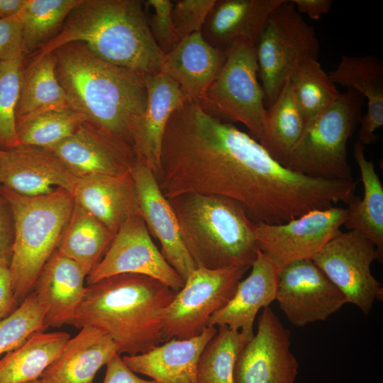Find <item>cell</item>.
I'll list each match as a JSON object with an SVG mask.
<instances>
[{"label": "cell", "mask_w": 383, "mask_h": 383, "mask_svg": "<svg viewBox=\"0 0 383 383\" xmlns=\"http://www.w3.org/2000/svg\"><path fill=\"white\" fill-rule=\"evenodd\" d=\"M52 52L69 107L86 123L132 147L147 104L145 76L101 59L82 43H69Z\"/></svg>", "instance_id": "6da1fadb"}, {"label": "cell", "mask_w": 383, "mask_h": 383, "mask_svg": "<svg viewBox=\"0 0 383 383\" xmlns=\"http://www.w3.org/2000/svg\"><path fill=\"white\" fill-rule=\"evenodd\" d=\"M175 294L148 276H111L85 287L72 326L101 330L119 355L144 353L164 342V316Z\"/></svg>", "instance_id": "7a4b0ae2"}, {"label": "cell", "mask_w": 383, "mask_h": 383, "mask_svg": "<svg viewBox=\"0 0 383 383\" xmlns=\"http://www.w3.org/2000/svg\"><path fill=\"white\" fill-rule=\"evenodd\" d=\"M73 42L82 43L101 59L145 77L160 72L165 57L151 35L140 0H83L58 33L26 59H39Z\"/></svg>", "instance_id": "3957f363"}, {"label": "cell", "mask_w": 383, "mask_h": 383, "mask_svg": "<svg viewBox=\"0 0 383 383\" xmlns=\"http://www.w3.org/2000/svg\"><path fill=\"white\" fill-rule=\"evenodd\" d=\"M182 242L196 267L250 268L258 248L253 223L226 197L186 193L168 199Z\"/></svg>", "instance_id": "277c9868"}, {"label": "cell", "mask_w": 383, "mask_h": 383, "mask_svg": "<svg viewBox=\"0 0 383 383\" xmlns=\"http://www.w3.org/2000/svg\"><path fill=\"white\" fill-rule=\"evenodd\" d=\"M14 218V242L9 266L13 290L21 304L29 295L43 267L57 249L74 205L72 194L57 189L26 196L0 187Z\"/></svg>", "instance_id": "5b68a950"}, {"label": "cell", "mask_w": 383, "mask_h": 383, "mask_svg": "<svg viewBox=\"0 0 383 383\" xmlns=\"http://www.w3.org/2000/svg\"><path fill=\"white\" fill-rule=\"evenodd\" d=\"M364 97L348 89L309 121L282 165L304 175L353 181L347 145L362 118Z\"/></svg>", "instance_id": "8992f818"}, {"label": "cell", "mask_w": 383, "mask_h": 383, "mask_svg": "<svg viewBox=\"0 0 383 383\" xmlns=\"http://www.w3.org/2000/svg\"><path fill=\"white\" fill-rule=\"evenodd\" d=\"M226 52V62L216 79L199 100L211 116L243 124L261 144L265 138V95L258 81L256 45L250 40L235 42Z\"/></svg>", "instance_id": "52a82bcc"}, {"label": "cell", "mask_w": 383, "mask_h": 383, "mask_svg": "<svg viewBox=\"0 0 383 383\" xmlns=\"http://www.w3.org/2000/svg\"><path fill=\"white\" fill-rule=\"evenodd\" d=\"M319 48L315 28L290 0L272 11L256 45L265 106L274 101L286 80L304 61L318 58Z\"/></svg>", "instance_id": "ba28073f"}, {"label": "cell", "mask_w": 383, "mask_h": 383, "mask_svg": "<svg viewBox=\"0 0 383 383\" xmlns=\"http://www.w3.org/2000/svg\"><path fill=\"white\" fill-rule=\"evenodd\" d=\"M250 268L209 270L196 267L176 292L163 321V340L188 339L201 334L211 317L233 296Z\"/></svg>", "instance_id": "9c48e42d"}, {"label": "cell", "mask_w": 383, "mask_h": 383, "mask_svg": "<svg viewBox=\"0 0 383 383\" xmlns=\"http://www.w3.org/2000/svg\"><path fill=\"white\" fill-rule=\"evenodd\" d=\"M375 260L382 262L377 247L359 231H340L312 260L341 292L347 303L367 315L375 301L382 300L383 288L371 272Z\"/></svg>", "instance_id": "30bf717a"}, {"label": "cell", "mask_w": 383, "mask_h": 383, "mask_svg": "<svg viewBox=\"0 0 383 383\" xmlns=\"http://www.w3.org/2000/svg\"><path fill=\"white\" fill-rule=\"evenodd\" d=\"M347 214V208L331 206L281 224L255 223L257 248L279 270L297 260H312L340 231Z\"/></svg>", "instance_id": "8fae6325"}, {"label": "cell", "mask_w": 383, "mask_h": 383, "mask_svg": "<svg viewBox=\"0 0 383 383\" xmlns=\"http://www.w3.org/2000/svg\"><path fill=\"white\" fill-rule=\"evenodd\" d=\"M121 274L148 276L176 292L184 284L153 243L139 213L131 216L121 226L104 257L87 277V282L89 285Z\"/></svg>", "instance_id": "7c38bea8"}, {"label": "cell", "mask_w": 383, "mask_h": 383, "mask_svg": "<svg viewBox=\"0 0 383 383\" xmlns=\"http://www.w3.org/2000/svg\"><path fill=\"white\" fill-rule=\"evenodd\" d=\"M290 337L275 313L263 309L256 333L237 357L234 383H294L299 362L291 351Z\"/></svg>", "instance_id": "4fadbf2b"}, {"label": "cell", "mask_w": 383, "mask_h": 383, "mask_svg": "<svg viewBox=\"0 0 383 383\" xmlns=\"http://www.w3.org/2000/svg\"><path fill=\"white\" fill-rule=\"evenodd\" d=\"M275 300L288 321L299 327L325 321L347 303L312 260H297L279 270Z\"/></svg>", "instance_id": "5bb4252c"}, {"label": "cell", "mask_w": 383, "mask_h": 383, "mask_svg": "<svg viewBox=\"0 0 383 383\" xmlns=\"http://www.w3.org/2000/svg\"><path fill=\"white\" fill-rule=\"evenodd\" d=\"M77 177L47 148L17 145L3 150L0 185L16 194L35 196L63 189L72 194Z\"/></svg>", "instance_id": "9a60e30c"}, {"label": "cell", "mask_w": 383, "mask_h": 383, "mask_svg": "<svg viewBox=\"0 0 383 383\" xmlns=\"http://www.w3.org/2000/svg\"><path fill=\"white\" fill-rule=\"evenodd\" d=\"M140 215L150 234L158 240L161 253L184 282L196 266L180 235L176 215L153 172L137 159L131 167Z\"/></svg>", "instance_id": "2e32d148"}, {"label": "cell", "mask_w": 383, "mask_h": 383, "mask_svg": "<svg viewBox=\"0 0 383 383\" xmlns=\"http://www.w3.org/2000/svg\"><path fill=\"white\" fill-rule=\"evenodd\" d=\"M47 149L55 153L77 178L123 174L131 170L135 160L131 145L86 122L72 135Z\"/></svg>", "instance_id": "e0dca14e"}, {"label": "cell", "mask_w": 383, "mask_h": 383, "mask_svg": "<svg viewBox=\"0 0 383 383\" xmlns=\"http://www.w3.org/2000/svg\"><path fill=\"white\" fill-rule=\"evenodd\" d=\"M87 274L79 264L57 249L48 260L33 289L45 312V326L72 325L82 301Z\"/></svg>", "instance_id": "ac0fdd59"}, {"label": "cell", "mask_w": 383, "mask_h": 383, "mask_svg": "<svg viewBox=\"0 0 383 383\" xmlns=\"http://www.w3.org/2000/svg\"><path fill=\"white\" fill-rule=\"evenodd\" d=\"M250 267V273L239 282L231 300L209 322V326H226L238 331L248 341L255 335L257 313L275 301L279 271L259 249Z\"/></svg>", "instance_id": "d6986e66"}, {"label": "cell", "mask_w": 383, "mask_h": 383, "mask_svg": "<svg viewBox=\"0 0 383 383\" xmlns=\"http://www.w3.org/2000/svg\"><path fill=\"white\" fill-rule=\"evenodd\" d=\"M145 77L147 104L135 128L132 148L135 159L157 177L167 124L172 113L185 101L178 84L162 72Z\"/></svg>", "instance_id": "ffe728a7"}, {"label": "cell", "mask_w": 383, "mask_h": 383, "mask_svg": "<svg viewBox=\"0 0 383 383\" xmlns=\"http://www.w3.org/2000/svg\"><path fill=\"white\" fill-rule=\"evenodd\" d=\"M216 333L215 326H208L193 338H173L146 353L125 355L122 360L133 372L146 375L157 383H199L200 356Z\"/></svg>", "instance_id": "44dd1931"}, {"label": "cell", "mask_w": 383, "mask_h": 383, "mask_svg": "<svg viewBox=\"0 0 383 383\" xmlns=\"http://www.w3.org/2000/svg\"><path fill=\"white\" fill-rule=\"evenodd\" d=\"M226 60V52L211 46L199 32L182 38L165 55L160 72L178 84L185 102L199 101Z\"/></svg>", "instance_id": "7402d4cb"}, {"label": "cell", "mask_w": 383, "mask_h": 383, "mask_svg": "<svg viewBox=\"0 0 383 383\" xmlns=\"http://www.w3.org/2000/svg\"><path fill=\"white\" fill-rule=\"evenodd\" d=\"M285 0H216L201 33L215 48L226 51L235 42L257 45L272 11Z\"/></svg>", "instance_id": "603a6c76"}, {"label": "cell", "mask_w": 383, "mask_h": 383, "mask_svg": "<svg viewBox=\"0 0 383 383\" xmlns=\"http://www.w3.org/2000/svg\"><path fill=\"white\" fill-rule=\"evenodd\" d=\"M72 196L76 204L114 234L129 217L140 214L131 170L119 175L77 178Z\"/></svg>", "instance_id": "cb8c5ba5"}, {"label": "cell", "mask_w": 383, "mask_h": 383, "mask_svg": "<svg viewBox=\"0 0 383 383\" xmlns=\"http://www.w3.org/2000/svg\"><path fill=\"white\" fill-rule=\"evenodd\" d=\"M116 354L115 343L106 333L84 326L67 341L39 379L42 383H94L97 372Z\"/></svg>", "instance_id": "d4e9b609"}, {"label": "cell", "mask_w": 383, "mask_h": 383, "mask_svg": "<svg viewBox=\"0 0 383 383\" xmlns=\"http://www.w3.org/2000/svg\"><path fill=\"white\" fill-rule=\"evenodd\" d=\"M328 77L335 84L353 89L367 99L357 140L364 146L377 141L376 131L383 125V63L374 55H343Z\"/></svg>", "instance_id": "484cf974"}, {"label": "cell", "mask_w": 383, "mask_h": 383, "mask_svg": "<svg viewBox=\"0 0 383 383\" xmlns=\"http://www.w3.org/2000/svg\"><path fill=\"white\" fill-rule=\"evenodd\" d=\"M353 156L359 167L363 184V197L353 196L348 204L343 226L348 231L362 233L370 239L383 259V187L374 166L365 155L364 145L357 140Z\"/></svg>", "instance_id": "4316f807"}, {"label": "cell", "mask_w": 383, "mask_h": 383, "mask_svg": "<svg viewBox=\"0 0 383 383\" xmlns=\"http://www.w3.org/2000/svg\"><path fill=\"white\" fill-rule=\"evenodd\" d=\"M70 338L65 331L35 333L0 359V383H25L39 379L60 356Z\"/></svg>", "instance_id": "83f0119b"}, {"label": "cell", "mask_w": 383, "mask_h": 383, "mask_svg": "<svg viewBox=\"0 0 383 383\" xmlns=\"http://www.w3.org/2000/svg\"><path fill=\"white\" fill-rule=\"evenodd\" d=\"M115 234L74 202L57 250L82 268L87 277L101 261Z\"/></svg>", "instance_id": "f1b7e54d"}, {"label": "cell", "mask_w": 383, "mask_h": 383, "mask_svg": "<svg viewBox=\"0 0 383 383\" xmlns=\"http://www.w3.org/2000/svg\"><path fill=\"white\" fill-rule=\"evenodd\" d=\"M67 106L57 76L54 53L28 60L26 64L23 61L16 121L39 112Z\"/></svg>", "instance_id": "f546056e"}, {"label": "cell", "mask_w": 383, "mask_h": 383, "mask_svg": "<svg viewBox=\"0 0 383 383\" xmlns=\"http://www.w3.org/2000/svg\"><path fill=\"white\" fill-rule=\"evenodd\" d=\"M306 125L289 78L274 101L266 107L265 138L261 145L282 165Z\"/></svg>", "instance_id": "4dcf8cb0"}, {"label": "cell", "mask_w": 383, "mask_h": 383, "mask_svg": "<svg viewBox=\"0 0 383 383\" xmlns=\"http://www.w3.org/2000/svg\"><path fill=\"white\" fill-rule=\"evenodd\" d=\"M83 0H26L19 12L23 55L26 58L53 38Z\"/></svg>", "instance_id": "1f68e13d"}, {"label": "cell", "mask_w": 383, "mask_h": 383, "mask_svg": "<svg viewBox=\"0 0 383 383\" xmlns=\"http://www.w3.org/2000/svg\"><path fill=\"white\" fill-rule=\"evenodd\" d=\"M85 122L70 107L39 112L16 121L18 145L50 148L72 135Z\"/></svg>", "instance_id": "d6a6232c"}, {"label": "cell", "mask_w": 383, "mask_h": 383, "mask_svg": "<svg viewBox=\"0 0 383 383\" xmlns=\"http://www.w3.org/2000/svg\"><path fill=\"white\" fill-rule=\"evenodd\" d=\"M289 79L306 124L341 94L317 59L304 61Z\"/></svg>", "instance_id": "836d02e7"}, {"label": "cell", "mask_w": 383, "mask_h": 383, "mask_svg": "<svg viewBox=\"0 0 383 383\" xmlns=\"http://www.w3.org/2000/svg\"><path fill=\"white\" fill-rule=\"evenodd\" d=\"M218 327L200 356L199 383H234L235 363L248 340L238 331L226 326Z\"/></svg>", "instance_id": "e575fe53"}, {"label": "cell", "mask_w": 383, "mask_h": 383, "mask_svg": "<svg viewBox=\"0 0 383 383\" xmlns=\"http://www.w3.org/2000/svg\"><path fill=\"white\" fill-rule=\"evenodd\" d=\"M23 61L21 57L0 62V146L3 150L18 145L16 113Z\"/></svg>", "instance_id": "d590c367"}, {"label": "cell", "mask_w": 383, "mask_h": 383, "mask_svg": "<svg viewBox=\"0 0 383 383\" xmlns=\"http://www.w3.org/2000/svg\"><path fill=\"white\" fill-rule=\"evenodd\" d=\"M45 330L44 310L31 292L13 313L0 321V355L19 348L35 333Z\"/></svg>", "instance_id": "8d00e7d4"}, {"label": "cell", "mask_w": 383, "mask_h": 383, "mask_svg": "<svg viewBox=\"0 0 383 383\" xmlns=\"http://www.w3.org/2000/svg\"><path fill=\"white\" fill-rule=\"evenodd\" d=\"M145 9L153 12L147 16L148 26L155 43L166 55L179 42L172 18L173 1L170 0L143 1Z\"/></svg>", "instance_id": "74e56055"}, {"label": "cell", "mask_w": 383, "mask_h": 383, "mask_svg": "<svg viewBox=\"0 0 383 383\" xmlns=\"http://www.w3.org/2000/svg\"><path fill=\"white\" fill-rule=\"evenodd\" d=\"M216 0H178L173 2L172 18L179 41L201 31Z\"/></svg>", "instance_id": "f35d334b"}, {"label": "cell", "mask_w": 383, "mask_h": 383, "mask_svg": "<svg viewBox=\"0 0 383 383\" xmlns=\"http://www.w3.org/2000/svg\"><path fill=\"white\" fill-rule=\"evenodd\" d=\"M22 44V24L19 14L0 19V62L23 57Z\"/></svg>", "instance_id": "ab89813d"}, {"label": "cell", "mask_w": 383, "mask_h": 383, "mask_svg": "<svg viewBox=\"0 0 383 383\" xmlns=\"http://www.w3.org/2000/svg\"><path fill=\"white\" fill-rule=\"evenodd\" d=\"M14 234V218L11 206L0 192V263L10 266Z\"/></svg>", "instance_id": "60d3db41"}, {"label": "cell", "mask_w": 383, "mask_h": 383, "mask_svg": "<svg viewBox=\"0 0 383 383\" xmlns=\"http://www.w3.org/2000/svg\"><path fill=\"white\" fill-rule=\"evenodd\" d=\"M19 305L13 290L9 265L0 263V321L9 316Z\"/></svg>", "instance_id": "b9f144b4"}, {"label": "cell", "mask_w": 383, "mask_h": 383, "mask_svg": "<svg viewBox=\"0 0 383 383\" xmlns=\"http://www.w3.org/2000/svg\"><path fill=\"white\" fill-rule=\"evenodd\" d=\"M103 383H157L137 376L124 363L118 354L115 355L106 364Z\"/></svg>", "instance_id": "7bdbcfd3"}, {"label": "cell", "mask_w": 383, "mask_h": 383, "mask_svg": "<svg viewBox=\"0 0 383 383\" xmlns=\"http://www.w3.org/2000/svg\"><path fill=\"white\" fill-rule=\"evenodd\" d=\"M296 11L306 14L310 18L318 20L328 13L333 4L332 0H290Z\"/></svg>", "instance_id": "ee69618b"}, {"label": "cell", "mask_w": 383, "mask_h": 383, "mask_svg": "<svg viewBox=\"0 0 383 383\" xmlns=\"http://www.w3.org/2000/svg\"><path fill=\"white\" fill-rule=\"evenodd\" d=\"M26 0H0V19L11 18L19 13Z\"/></svg>", "instance_id": "f6af8a7d"}, {"label": "cell", "mask_w": 383, "mask_h": 383, "mask_svg": "<svg viewBox=\"0 0 383 383\" xmlns=\"http://www.w3.org/2000/svg\"><path fill=\"white\" fill-rule=\"evenodd\" d=\"M25 383H42V382L39 379H38L33 380V381L28 382H25Z\"/></svg>", "instance_id": "bcb514c9"}, {"label": "cell", "mask_w": 383, "mask_h": 383, "mask_svg": "<svg viewBox=\"0 0 383 383\" xmlns=\"http://www.w3.org/2000/svg\"><path fill=\"white\" fill-rule=\"evenodd\" d=\"M2 151H3V149L0 146V160H1V156ZM0 187H1V185H0Z\"/></svg>", "instance_id": "7dc6e473"}]
</instances>
